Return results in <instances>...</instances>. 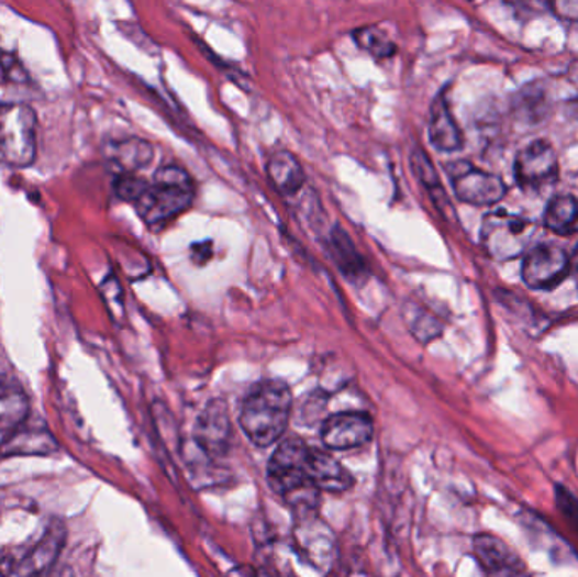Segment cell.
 I'll return each mask as SVG.
<instances>
[{"label":"cell","mask_w":578,"mask_h":577,"mask_svg":"<svg viewBox=\"0 0 578 577\" xmlns=\"http://www.w3.org/2000/svg\"><path fill=\"white\" fill-rule=\"evenodd\" d=\"M411 169H413V174L416 175L420 184L429 191L430 199L435 203L436 210L442 213V218L447 219V221L455 219V209L448 199L447 191L440 181L432 159L421 147H414L413 153H411Z\"/></svg>","instance_id":"18"},{"label":"cell","mask_w":578,"mask_h":577,"mask_svg":"<svg viewBox=\"0 0 578 577\" xmlns=\"http://www.w3.org/2000/svg\"><path fill=\"white\" fill-rule=\"evenodd\" d=\"M149 181L137 175H119L114 181L115 196L124 202L136 203L149 188Z\"/></svg>","instance_id":"24"},{"label":"cell","mask_w":578,"mask_h":577,"mask_svg":"<svg viewBox=\"0 0 578 577\" xmlns=\"http://www.w3.org/2000/svg\"><path fill=\"white\" fill-rule=\"evenodd\" d=\"M308 475L320 493H345L354 486V476L347 471V467L315 447H310L308 454Z\"/></svg>","instance_id":"14"},{"label":"cell","mask_w":578,"mask_h":577,"mask_svg":"<svg viewBox=\"0 0 578 577\" xmlns=\"http://www.w3.org/2000/svg\"><path fill=\"white\" fill-rule=\"evenodd\" d=\"M570 273L575 276V280L578 284V247L575 251L574 256L570 258Z\"/></svg>","instance_id":"27"},{"label":"cell","mask_w":578,"mask_h":577,"mask_svg":"<svg viewBox=\"0 0 578 577\" xmlns=\"http://www.w3.org/2000/svg\"><path fill=\"white\" fill-rule=\"evenodd\" d=\"M58 577H71V576H65V574H59Z\"/></svg>","instance_id":"29"},{"label":"cell","mask_w":578,"mask_h":577,"mask_svg":"<svg viewBox=\"0 0 578 577\" xmlns=\"http://www.w3.org/2000/svg\"><path fill=\"white\" fill-rule=\"evenodd\" d=\"M536 224L526 215L498 209L482 222L483 249L498 262L520 258L535 237Z\"/></svg>","instance_id":"5"},{"label":"cell","mask_w":578,"mask_h":577,"mask_svg":"<svg viewBox=\"0 0 578 577\" xmlns=\"http://www.w3.org/2000/svg\"><path fill=\"white\" fill-rule=\"evenodd\" d=\"M543 221L558 236H574L578 232V200L574 196L553 197Z\"/></svg>","instance_id":"21"},{"label":"cell","mask_w":578,"mask_h":577,"mask_svg":"<svg viewBox=\"0 0 578 577\" xmlns=\"http://www.w3.org/2000/svg\"><path fill=\"white\" fill-rule=\"evenodd\" d=\"M59 451L58 441L46 425L22 423L0 442V459L4 457L52 456Z\"/></svg>","instance_id":"13"},{"label":"cell","mask_w":578,"mask_h":577,"mask_svg":"<svg viewBox=\"0 0 578 577\" xmlns=\"http://www.w3.org/2000/svg\"><path fill=\"white\" fill-rule=\"evenodd\" d=\"M430 143L442 153L460 152L464 146V136L460 127L452 115L451 107L443 93L432 103L429 122Z\"/></svg>","instance_id":"15"},{"label":"cell","mask_w":578,"mask_h":577,"mask_svg":"<svg viewBox=\"0 0 578 577\" xmlns=\"http://www.w3.org/2000/svg\"><path fill=\"white\" fill-rule=\"evenodd\" d=\"M232 439V423L227 404L213 400L207 404L194 426V441L207 456H224Z\"/></svg>","instance_id":"12"},{"label":"cell","mask_w":578,"mask_h":577,"mask_svg":"<svg viewBox=\"0 0 578 577\" xmlns=\"http://www.w3.org/2000/svg\"><path fill=\"white\" fill-rule=\"evenodd\" d=\"M404 319L410 325L411 334L423 344H429L442 334V325L438 320L432 313L418 309L413 303H410V310H404Z\"/></svg>","instance_id":"23"},{"label":"cell","mask_w":578,"mask_h":577,"mask_svg":"<svg viewBox=\"0 0 578 577\" xmlns=\"http://www.w3.org/2000/svg\"><path fill=\"white\" fill-rule=\"evenodd\" d=\"M193 200L194 185L187 169L178 165H165L156 171L153 184L134 206L140 218L154 229L187 212L193 206Z\"/></svg>","instance_id":"3"},{"label":"cell","mask_w":578,"mask_h":577,"mask_svg":"<svg viewBox=\"0 0 578 577\" xmlns=\"http://www.w3.org/2000/svg\"><path fill=\"white\" fill-rule=\"evenodd\" d=\"M31 401L21 382L11 376L0 375V434H11L27 422Z\"/></svg>","instance_id":"16"},{"label":"cell","mask_w":578,"mask_h":577,"mask_svg":"<svg viewBox=\"0 0 578 577\" xmlns=\"http://www.w3.org/2000/svg\"><path fill=\"white\" fill-rule=\"evenodd\" d=\"M0 577H4V574H2V570H0Z\"/></svg>","instance_id":"30"},{"label":"cell","mask_w":578,"mask_h":577,"mask_svg":"<svg viewBox=\"0 0 578 577\" xmlns=\"http://www.w3.org/2000/svg\"><path fill=\"white\" fill-rule=\"evenodd\" d=\"M320 434L330 451H352L369 444L374 435V423L364 412L333 413L323 420Z\"/></svg>","instance_id":"11"},{"label":"cell","mask_w":578,"mask_h":577,"mask_svg":"<svg viewBox=\"0 0 578 577\" xmlns=\"http://www.w3.org/2000/svg\"><path fill=\"white\" fill-rule=\"evenodd\" d=\"M570 275L568 254L555 244H540L526 254L521 268L524 284L531 290H553Z\"/></svg>","instance_id":"8"},{"label":"cell","mask_w":578,"mask_h":577,"mask_svg":"<svg viewBox=\"0 0 578 577\" xmlns=\"http://www.w3.org/2000/svg\"><path fill=\"white\" fill-rule=\"evenodd\" d=\"M329 247L333 262L337 263L338 268L347 276L348 280L359 281L367 275L366 262L342 225L335 224L330 229Z\"/></svg>","instance_id":"19"},{"label":"cell","mask_w":578,"mask_h":577,"mask_svg":"<svg viewBox=\"0 0 578 577\" xmlns=\"http://www.w3.org/2000/svg\"><path fill=\"white\" fill-rule=\"evenodd\" d=\"M555 503L562 517L578 533V498L564 485H555Z\"/></svg>","instance_id":"25"},{"label":"cell","mask_w":578,"mask_h":577,"mask_svg":"<svg viewBox=\"0 0 578 577\" xmlns=\"http://www.w3.org/2000/svg\"><path fill=\"white\" fill-rule=\"evenodd\" d=\"M105 155L112 165L121 169V175H134L153 163L154 147L146 140L132 136L110 141L105 146Z\"/></svg>","instance_id":"17"},{"label":"cell","mask_w":578,"mask_h":577,"mask_svg":"<svg viewBox=\"0 0 578 577\" xmlns=\"http://www.w3.org/2000/svg\"><path fill=\"white\" fill-rule=\"evenodd\" d=\"M36 112L24 103H0V162L26 168L36 158Z\"/></svg>","instance_id":"4"},{"label":"cell","mask_w":578,"mask_h":577,"mask_svg":"<svg viewBox=\"0 0 578 577\" xmlns=\"http://www.w3.org/2000/svg\"><path fill=\"white\" fill-rule=\"evenodd\" d=\"M355 43L360 48L369 52L376 58H391L396 53V45L389 40L388 34L379 27L367 26L354 33Z\"/></svg>","instance_id":"22"},{"label":"cell","mask_w":578,"mask_h":577,"mask_svg":"<svg viewBox=\"0 0 578 577\" xmlns=\"http://www.w3.org/2000/svg\"><path fill=\"white\" fill-rule=\"evenodd\" d=\"M455 197L469 206L486 207L501 202L505 197L504 181L498 175L476 168L469 162H452L445 166Z\"/></svg>","instance_id":"6"},{"label":"cell","mask_w":578,"mask_h":577,"mask_svg":"<svg viewBox=\"0 0 578 577\" xmlns=\"http://www.w3.org/2000/svg\"><path fill=\"white\" fill-rule=\"evenodd\" d=\"M553 12L568 21H578V0H564L552 4Z\"/></svg>","instance_id":"26"},{"label":"cell","mask_w":578,"mask_h":577,"mask_svg":"<svg viewBox=\"0 0 578 577\" xmlns=\"http://www.w3.org/2000/svg\"><path fill=\"white\" fill-rule=\"evenodd\" d=\"M66 525L59 519L49 520L43 535L30 552L15 564V577H48L58 563L66 544Z\"/></svg>","instance_id":"10"},{"label":"cell","mask_w":578,"mask_h":577,"mask_svg":"<svg viewBox=\"0 0 578 577\" xmlns=\"http://www.w3.org/2000/svg\"><path fill=\"white\" fill-rule=\"evenodd\" d=\"M308 454L310 445L293 435L279 441L268 464L273 491L303 517L313 515L320 501L319 488L308 475Z\"/></svg>","instance_id":"2"},{"label":"cell","mask_w":578,"mask_h":577,"mask_svg":"<svg viewBox=\"0 0 578 577\" xmlns=\"http://www.w3.org/2000/svg\"><path fill=\"white\" fill-rule=\"evenodd\" d=\"M268 177L281 196H297L303 190L304 171L293 153L276 152L269 158Z\"/></svg>","instance_id":"20"},{"label":"cell","mask_w":578,"mask_h":577,"mask_svg":"<svg viewBox=\"0 0 578 577\" xmlns=\"http://www.w3.org/2000/svg\"><path fill=\"white\" fill-rule=\"evenodd\" d=\"M514 177L524 193H542L557 184L558 156L552 144L538 140L523 147L514 163Z\"/></svg>","instance_id":"7"},{"label":"cell","mask_w":578,"mask_h":577,"mask_svg":"<svg viewBox=\"0 0 578 577\" xmlns=\"http://www.w3.org/2000/svg\"><path fill=\"white\" fill-rule=\"evenodd\" d=\"M256 577H279L278 574L271 573V570L263 569L256 574Z\"/></svg>","instance_id":"28"},{"label":"cell","mask_w":578,"mask_h":577,"mask_svg":"<svg viewBox=\"0 0 578 577\" xmlns=\"http://www.w3.org/2000/svg\"><path fill=\"white\" fill-rule=\"evenodd\" d=\"M291 390L281 379H263L242 401L238 425L257 447L281 441L291 417Z\"/></svg>","instance_id":"1"},{"label":"cell","mask_w":578,"mask_h":577,"mask_svg":"<svg viewBox=\"0 0 578 577\" xmlns=\"http://www.w3.org/2000/svg\"><path fill=\"white\" fill-rule=\"evenodd\" d=\"M473 551L486 577H530L520 554L491 533H477Z\"/></svg>","instance_id":"9"}]
</instances>
